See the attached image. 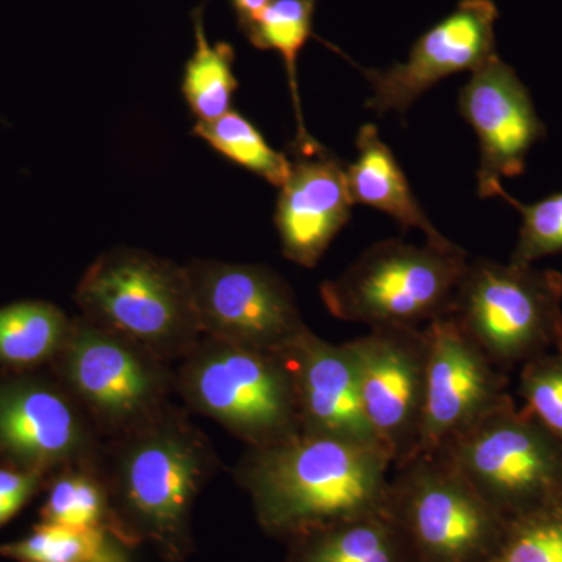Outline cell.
Here are the masks:
<instances>
[{
	"instance_id": "cell-26",
	"label": "cell",
	"mask_w": 562,
	"mask_h": 562,
	"mask_svg": "<svg viewBox=\"0 0 562 562\" xmlns=\"http://www.w3.org/2000/svg\"><path fill=\"white\" fill-rule=\"evenodd\" d=\"M490 562H562V503L508 520Z\"/></svg>"
},
{
	"instance_id": "cell-6",
	"label": "cell",
	"mask_w": 562,
	"mask_h": 562,
	"mask_svg": "<svg viewBox=\"0 0 562 562\" xmlns=\"http://www.w3.org/2000/svg\"><path fill=\"white\" fill-rule=\"evenodd\" d=\"M449 316L501 371L520 368L562 346V273L468 261Z\"/></svg>"
},
{
	"instance_id": "cell-1",
	"label": "cell",
	"mask_w": 562,
	"mask_h": 562,
	"mask_svg": "<svg viewBox=\"0 0 562 562\" xmlns=\"http://www.w3.org/2000/svg\"><path fill=\"white\" fill-rule=\"evenodd\" d=\"M221 461L209 436L177 403L135 430L103 441L98 471L117 538L150 542L181 561L191 550V512Z\"/></svg>"
},
{
	"instance_id": "cell-30",
	"label": "cell",
	"mask_w": 562,
	"mask_h": 562,
	"mask_svg": "<svg viewBox=\"0 0 562 562\" xmlns=\"http://www.w3.org/2000/svg\"><path fill=\"white\" fill-rule=\"evenodd\" d=\"M239 31L247 35L271 0H231Z\"/></svg>"
},
{
	"instance_id": "cell-4",
	"label": "cell",
	"mask_w": 562,
	"mask_h": 562,
	"mask_svg": "<svg viewBox=\"0 0 562 562\" xmlns=\"http://www.w3.org/2000/svg\"><path fill=\"white\" fill-rule=\"evenodd\" d=\"M184 405L216 420L247 449L301 432L294 373L286 355L203 336L176 366Z\"/></svg>"
},
{
	"instance_id": "cell-9",
	"label": "cell",
	"mask_w": 562,
	"mask_h": 562,
	"mask_svg": "<svg viewBox=\"0 0 562 562\" xmlns=\"http://www.w3.org/2000/svg\"><path fill=\"white\" fill-rule=\"evenodd\" d=\"M384 512L414 562H490L508 525L436 453L395 468Z\"/></svg>"
},
{
	"instance_id": "cell-17",
	"label": "cell",
	"mask_w": 562,
	"mask_h": 562,
	"mask_svg": "<svg viewBox=\"0 0 562 562\" xmlns=\"http://www.w3.org/2000/svg\"><path fill=\"white\" fill-rule=\"evenodd\" d=\"M284 355L294 373L301 431L383 449L366 420L353 364L344 344L324 341L308 328Z\"/></svg>"
},
{
	"instance_id": "cell-12",
	"label": "cell",
	"mask_w": 562,
	"mask_h": 562,
	"mask_svg": "<svg viewBox=\"0 0 562 562\" xmlns=\"http://www.w3.org/2000/svg\"><path fill=\"white\" fill-rule=\"evenodd\" d=\"M362 412L394 468L412 460L419 446L427 386V336L424 328L376 327L344 342Z\"/></svg>"
},
{
	"instance_id": "cell-24",
	"label": "cell",
	"mask_w": 562,
	"mask_h": 562,
	"mask_svg": "<svg viewBox=\"0 0 562 562\" xmlns=\"http://www.w3.org/2000/svg\"><path fill=\"white\" fill-rule=\"evenodd\" d=\"M46 486L47 497L41 508L43 522L77 530H106L117 538L109 494L98 468L65 469L52 475Z\"/></svg>"
},
{
	"instance_id": "cell-29",
	"label": "cell",
	"mask_w": 562,
	"mask_h": 562,
	"mask_svg": "<svg viewBox=\"0 0 562 562\" xmlns=\"http://www.w3.org/2000/svg\"><path fill=\"white\" fill-rule=\"evenodd\" d=\"M47 480L38 473L3 465L0 468V498L16 503L24 508L33 495L46 486Z\"/></svg>"
},
{
	"instance_id": "cell-21",
	"label": "cell",
	"mask_w": 562,
	"mask_h": 562,
	"mask_svg": "<svg viewBox=\"0 0 562 562\" xmlns=\"http://www.w3.org/2000/svg\"><path fill=\"white\" fill-rule=\"evenodd\" d=\"M194 52L184 65L181 91L198 122L220 120L232 110L239 83L235 76V49L227 41L211 44L206 38L203 7L192 10Z\"/></svg>"
},
{
	"instance_id": "cell-10",
	"label": "cell",
	"mask_w": 562,
	"mask_h": 562,
	"mask_svg": "<svg viewBox=\"0 0 562 562\" xmlns=\"http://www.w3.org/2000/svg\"><path fill=\"white\" fill-rule=\"evenodd\" d=\"M102 436L54 373L0 368V460L49 480L98 468Z\"/></svg>"
},
{
	"instance_id": "cell-5",
	"label": "cell",
	"mask_w": 562,
	"mask_h": 562,
	"mask_svg": "<svg viewBox=\"0 0 562 562\" xmlns=\"http://www.w3.org/2000/svg\"><path fill=\"white\" fill-rule=\"evenodd\" d=\"M465 266L461 247L386 239L362 251L338 279L322 283V301L341 321L420 328L450 313Z\"/></svg>"
},
{
	"instance_id": "cell-19",
	"label": "cell",
	"mask_w": 562,
	"mask_h": 562,
	"mask_svg": "<svg viewBox=\"0 0 562 562\" xmlns=\"http://www.w3.org/2000/svg\"><path fill=\"white\" fill-rule=\"evenodd\" d=\"M288 562H414L386 512L292 536Z\"/></svg>"
},
{
	"instance_id": "cell-18",
	"label": "cell",
	"mask_w": 562,
	"mask_h": 562,
	"mask_svg": "<svg viewBox=\"0 0 562 562\" xmlns=\"http://www.w3.org/2000/svg\"><path fill=\"white\" fill-rule=\"evenodd\" d=\"M357 161L346 166L347 190L353 205L364 203L390 214L403 228H419L432 246L442 249L457 246L428 220L375 125H362L357 136Z\"/></svg>"
},
{
	"instance_id": "cell-11",
	"label": "cell",
	"mask_w": 562,
	"mask_h": 562,
	"mask_svg": "<svg viewBox=\"0 0 562 562\" xmlns=\"http://www.w3.org/2000/svg\"><path fill=\"white\" fill-rule=\"evenodd\" d=\"M184 268L203 336L284 353L308 330L290 284L268 266L195 260Z\"/></svg>"
},
{
	"instance_id": "cell-8",
	"label": "cell",
	"mask_w": 562,
	"mask_h": 562,
	"mask_svg": "<svg viewBox=\"0 0 562 562\" xmlns=\"http://www.w3.org/2000/svg\"><path fill=\"white\" fill-rule=\"evenodd\" d=\"M436 454L506 520L562 503V442L512 395Z\"/></svg>"
},
{
	"instance_id": "cell-23",
	"label": "cell",
	"mask_w": 562,
	"mask_h": 562,
	"mask_svg": "<svg viewBox=\"0 0 562 562\" xmlns=\"http://www.w3.org/2000/svg\"><path fill=\"white\" fill-rule=\"evenodd\" d=\"M124 542L106 530L36 525L31 535L0 543V557L18 562H128Z\"/></svg>"
},
{
	"instance_id": "cell-25",
	"label": "cell",
	"mask_w": 562,
	"mask_h": 562,
	"mask_svg": "<svg viewBox=\"0 0 562 562\" xmlns=\"http://www.w3.org/2000/svg\"><path fill=\"white\" fill-rule=\"evenodd\" d=\"M194 135L235 165L281 188L291 171L286 155L269 146L262 133L238 111L231 110L220 120L198 122Z\"/></svg>"
},
{
	"instance_id": "cell-20",
	"label": "cell",
	"mask_w": 562,
	"mask_h": 562,
	"mask_svg": "<svg viewBox=\"0 0 562 562\" xmlns=\"http://www.w3.org/2000/svg\"><path fill=\"white\" fill-rule=\"evenodd\" d=\"M72 327V317L43 301H22L0 308V368L40 371L50 366Z\"/></svg>"
},
{
	"instance_id": "cell-31",
	"label": "cell",
	"mask_w": 562,
	"mask_h": 562,
	"mask_svg": "<svg viewBox=\"0 0 562 562\" xmlns=\"http://www.w3.org/2000/svg\"><path fill=\"white\" fill-rule=\"evenodd\" d=\"M21 509L22 506L16 505V503L2 501V498H0V527L9 522L10 519H13Z\"/></svg>"
},
{
	"instance_id": "cell-15",
	"label": "cell",
	"mask_w": 562,
	"mask_h": 562,
	"mask_svg": "<svg viewBox=\"0 0 562 562\" xmlns=\"http://www.w3.org/2000/svg\"><path fill=\"white\" fill-rule=\"evenodd\" d=\"M458 102L480 139L479 195L494 198L502 179L524 173L528 151L546 136V125L516 70L498 55L472 70Z\"/></svg>"
},
{
	"instance_id": "cell-7",
	"label": "cell",
	"mask_w": 562,
	"mask_h": 562,
	"mask_svg": "<svg viewBox=\"0 0 562 562\" xmlns=\"http://www.w3.org/2000/svg\"><path fill=\"white\" fill-rule=\"evenodd\" d=\"M50 372L80 403L103 441L173 405L176 364L85 317H72Z\"/></svg>"
},
{
	"instance_id": "cell-2",
	"label": "cell",
	"mask_w": 562,
	"mask_h": 562,
	"mask_svg": "<svg viewBox=\"0 0 562 562\" xmlns=\"http://www.w3.org/2000/svg\"><path fill=\"white\" fill-rule=\"evenodd\" d=\"M391 465L380 447L301 431L247 449L235 479L250 495L262 530L291 539L384 512Z\"/></svg>"
},
{
	"instance_id": "cell-13",
	"label": "cell",
	"mask_w": 562,
	"mask_h": 562,
	"mask_svg": "<svg viewBox=\"0 0 562 562\" xmlns=\"http://www.w3.org/2000/svg\"><path fill=\"white\" fill-rule=\"evenodd\" d=\"M424 330L427 386L414 457L438 452L509 397L505 372L492 364L452 316L439 317L425 325Z\"/></svg>"
},
{
	"instance_id": "cell-22",
	"label": "cell",
	"mask_w": 562,
	"mask_h": 562,
	"mask_svg": "<svg viewBox=\"0 0 562 562\" xmlns=\"http://www.w3.org/2000/svg\"><path fill=\"white\" fill-rule=\"evenodd\" d=\"M317 3L319 0H271L246 35L251 46L276 50L283 58L297 117V138L292 146L295 150L313 149L319 144L306 132L297 81L299 55L313 36Z\"/></svg>"
},
{
	"instance_id": "cell-28",
	"label": "cell",
	"mask_w": 562,
	"mask_h": 562,
	"mask_svg": "<svg viewBox=\"0 0 562 562\" xmlns=\"http://www.w3.org/2000/svg\"><path fill=\"white\" fill-rule=\"evenodd\" d=\"M501 198L512 203L522 214V227L512 255V262L532 265L549 255L562 251V192L550 195L532 205H525L512 198L505 190L498 191Z\"/></svg>"
},
{
	"instance_id": "cell-3",
	"label": "cell",
	"mask_w": 562,
	"mask_h": 562,
	"mask_svg": "<svg viewBox=\"0 0 562 562\" xmlns=\"http://www.w3.org/2000/svg\"><path fill=\"white\" fill-rule=\"evenodd\" d=\"M80 316L162 358L179 362L203 338L184 266L149 251L111 249L76 291Z\"/></svg>"
},
{
	"instance_id": "cell-16",
	"label": "cell",
	"mask_w": 562,
	"mask_h": 562,
	"mask_svg": "<svg viewBox=\"0 0 562 562\" xmlns=\"http://www.w3.org/2000/svg\"><path fill=\"white\" fill-rule=\"evenodd\" d=\"M281 184L276 227L284 257L314 268L351 217L346 166L324 146L312 154H294Z\"/></svg>"
},
{
	"instance_id": "cell-14",
	"label": "cell",
	"mask_w": 562,
	"mask_h": 562,
	"mask_svg": "<svg viewBox=\"0 0 562 562\" xmlns=\"http://www.w3.org/2000/svg\"><path fill=\"white\" fill-rule=\"evenodd\" d=\"M497 20L498 10L492 0H460L449 16L414 43L408 60L386 70L360 68L373 91L366 106L379 114H405L425 91L446 77L480 68L497 55Z\"/></svg>"
},
{
	"instance_id": "cell-27",
	"label": "cell",
	"mask_w": 562,
	"mask_h": 562,
	"mask_svg": "<svg viewBox=\"0 0 562 562\" xmlns=\"http://www.w3.org/2000/svg\"><path fill=\"white\" fill-rule=\"evenodd\" d=\"M524 409L562 442V346L520 366Z\"/></svg>"
}]
</instances>
